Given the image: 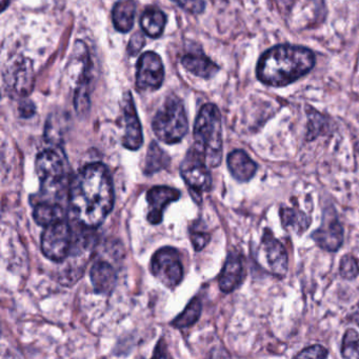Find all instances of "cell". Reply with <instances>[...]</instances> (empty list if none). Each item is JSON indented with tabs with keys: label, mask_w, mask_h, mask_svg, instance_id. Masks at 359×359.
I'll list each match as a JSON object with an SVG mask.
<instances>
[{
	"label": "cell",
	"mask_w": 359,
	"mask_h": 359,
	"mask_svg": "<svg viewBox=\"0 0 359 359\" xmlns=\"http://www.w3.org/2000/svg\"><path fill=\"white\" fill-rule=\"evenodd\" d=\"M8 93L15 97H26L34 87V70L32 62L24 57L11 60L5 71Z\"/></svg>",
	"instance_id": "obj_8"
},
{
	"label": "cell",
	"mask_w": 359,
	"mask_h": 359,
	"mask_svg": "<svg viewBox=\"0 0 359 359\" xmlns=\"http://www.w3.org/2000/svg\"><path fill=\"white\" fill-rule=\"evenodd\" d=\"M193 150L205 161L210 169L218 167L222 163V116L215 104H205L199 111L194 126Z\"/></svg>",
	"instance_id": "obj_3"
},
{
	"label": "cell",
	"mask_w": 359,
	"mask_h": 359,
	"mask_svg": "<svg viewBox=\"0 0 359 359\" xmlns=\"http://www.w3.org/2000/svg\"><path fill=\"white\" fill-rule=\"evenodd\" d=\"M182 64L189 72L201 79H211L219 71V67L203 52H190L186 54L182 57Z\"/></svg>",
	"instance_id": "obj_17"
},
{
	"label": "cell",
	"mask_w": 359,
	"mask_h": 359,
	"mask_svg": "<svg viewBox=\"0 0 359 359\" xmlns=\"http://www.w3.org/2000/svg\"><path fill=\"white\" fill-rule=\"evenodd\" d=\"M33 217L39 226H47L58 220L65 219V211L57 203L36 201Z\"/></svg>",
	"instance_id": "obj_20"
},
{
	"label": "cell",
	"mask_w": 359,
	"mask_h": 359,
	"mask_svg": "<svg viewBox=\"0 0 359 359\" xmlns=\"http://www.w3.org/2000/svg\"><path fill=\"white\" fill-rule=\"evenodd\" d=\"M72 245V230L65 219L46 226L41 236V251L53 262H64Z\"/></svg>",
	"instance_id": "obj_6"
},
{
	"label": "cell",
	"mask_w": 359,
	"mask_h": 359,
	"mask_svg": "<svg viewBox=\"0 0 359 359\" xmlns=\"http://www.w3.org/2000/svg\"><path fill=\"white\" fill-rule=\"evenodd\" d=\"M315 66L311 50L299 46L280 45L262 54L257 64V79L271 87H285L308 74Z\"/></svg>",
	"instance_id": "obj_2"
},
{
	"label": "cell",
	"mask_w": 359,
	"mask_h": 359,
	"mask_svg": "<svg viewBox=\"0 0 359 359\" xmlns=\"http://www.w3.org/2000/svg\"><path fill=\"white\" fill-rule=\"evenodd\" d=\"M180 192L176 189L165 186L153 187L147 194L148 201V222L152 224H158L163 222V212L170 203L177 201Z\"/></svg>",
	"instance_id": "obj_11"
},
{
	"label": "cell",
	"mask_w": 359,
	"mask_h": 359,
	"mask_svg": "<svg viewBox=\"0 0 359 359\" xmlns=\"http://www.w3.org/2000/svg\"><path fill=\"white\" fill-rule=\"evenodd\" d=\"M170 157L167 153L156 144L152 142L149 147L148 154H147L146 167H144V173L147 175L156 173L161 171L169 165Z\"/></svg>",
	"instance_id": "obj_22"
},
{
	"label": "cell",
	"mask_w": 359,
	"mask_h": 359,
	"mask_svg": "<svg viewBox=\"0 0 359 359\" xmlns=\"http://www.w3.org/2000/svg\"><path fill=\"white\" fill-rule=\"evenodd\" d=\"M340 274L344 278L353 279L359 274L358 264L353 256L346 255L340 262Z\"/></svg>",
	"instance_id": "obj_26"
},
{
	"label": "cell",
	"mask_w": 359,
	"mask_h": 359,
	"mask_svg": "<svg viewBox=\"0 0 359 359\" xmlns=\"http://www.w3.org/2000/svg\"><path fill=\"white\" fill-rule=\"evenodd\" d=\"M152 128L156 137L165 144L182 142L188 132V119L182 100L176 96L168 97L155 115Z\"/></svg>",
	"instance_id": "obj_4"
},
{
	"label": "cell",
	"mask_w": 359,
	"mask_h": 359,
	"mask_svg": "<svg viewBox=\"0 0 359 359\" xmlns=\"http://www.w3.org/2000/svg\"><path fill=\"white\" fill-rule=\"evenodd\" d=\"M144 43H146V41H144V35L142 33L137 32L134 34L132 39H130L129 46H128V52H129L130 55H137L140 50L144 48Z\"/></svg>",
	"instance_id": "obj_29"
},
{
	"label": "cell",
	"mask_w": 359,
	"mask_h": 359,
	"mask_svg": "<svg viewBox=\"0 0 359 359\" xmlns=\"http://www.w3.org/2000/svg\"><path fill=\"white\" fill-rule=\"evenodd\" d=\"M8 4H9V0H1V9L5 10Z\"/></svg>",
	"instance_id": "obj_32"
},
{
	"label": "cell",
	"mask_w": 359,
	"mask_h": 359,
	"mask_svg": "<svg viewBox=\"0 0 359 359\" xmlns=\"http://www.w3.org/2000/svg\"><path fill=\"white\" fill-rule=\"evenodd\" d=\"M20 111L22 117L28 118V117H31L34 114L35 106L31 102H25L24 104L20 106Z\"/></svg>",
	"instance_id": "obj_31"
},
{
	"label": "cell",
	"mask_w": 359,
	"mask_h": 359,
	"mask_svg": "<svg viewBox=\"0 0 359 359\" xmlns=\"http://www.w3.org/2000/svg\"><path fill=\"white\" fill-rule=\"evenodd\" d=\"M151 272L168 287H174L184 278V266L178 252L173 248H163L153 255Z\"/></svg>",
	"instance_id": "obj_7"
},
{
	"label": "cell",
	"mask_w": 359,
	"mask_h": 359,
	"mask_svg": "<svg viewBox=\"0 0 359 359\" xmlns=\"http://www.w3.org/2000/svg\"><path fill=\"white\" fill-rule=\"evenodd\" d=\"M201 314V302H199L198 298H194V299L191 300L190 304L187 306L184 312L172 323V325L174 327H178V329L191 327V325H194L198 320Z\"/></svg>",
	"instance_id": "obj_24"
},
{
	"label": "cell",
	"mask_w": 359,
	"mask_h": 359,
	"mask_svg": "<svg viewBox=\"0 0 359 359\" xmlns=\"http://www.w3.org/2000/svg\"><path fill=\"white\" fill-rule=\"evenodd\" d=\"M36 173L41 180V191L43 198L41 201L56 203V197L60 196L66 180V169L64 158L60 151L48 149L39 153L36 158Z\"/></svg>",
	"instance_id": "obj_5"
},
{
	"label": "cell",
	"mask_w": 359,
	"mask_h": 359,
	"mask_svg": "<svg viewBox=\"0 0 359 359\" xmlns=\"http://www.w3.org/2000/svg\"><path fill=\"white\" fill-rule=\"evenodd\" d=\"M210 236L209 233L203 232V231L194 230L191 232V241H192L193 247L195 248L196 251H201L209 243Z\"/></svg>",
	"instance_id": "obj_28"
},
{
	"label": "cell",
	"mask_w": 359,
	"mask_h": 359,
	"mask_svg": "<svg viewBox=\"0 0 359 359\" xmlns=\"http://www.w3.org/2000/svg\"><path fill=\"white\" fill-rule=\"evenodd\" d=\"M312 238L321 249L335 252L344 241V229L336 216H325L320 228L313 232Z\"/></svg>",
	"instance_id": "obj_14"
},
{
	"label": "cell",
	"mask_w": 359,
	"mask_h": 359,
	"mask_svg": "<svg viewBox=\"0 0 359 359\" xmlns=\"http://www.w3.org/2000/svg\"><path fill=\"white\" fill-rule=\"evenodd\" d=\"M327 356V351L325 346L320 344H314L302 350L299 354L296 355L297 358H325Z\"/></svg>",
	"instance_id": "obj_27"
},
{
	"label": "cell",
	"mask_w": 359,
	"mask_h": 359,
	"mask_svg": "<svg viewBox=\"0 0 359 359\" xmlns=\"http://www.w3.org/2000/svg\"><path fill=\"white\" fill-rule=\"evenodd\" d=\"M123 110L126 125L125 135L123 138V147L129 150H138L144 142V136L133 97L130 92L126 93Z\"/></svg>",
	"instance_id": "obj_12"
},
{
	"label": "cell",
	"mask_w": 359,
	"mask_h": 359,
	"mask_svg": "<svg viewBox=\"0 0 359 359\" xmlns=\"http://www.w3.org/2000/svg\"><path fill=\"white\" fill-rule=\"evenodd\" d=\"M71 213L87 229H96L104 222L114 205V188L106 165H86L79 172L69 192Z\"/></svg>",
	"instance_id": "obj_1"
},
{
	"label": "cell",
	"mask_w": 359,
	"mask_h": 359,
	"mask_svg": "<svg viewBox=\"0 0 359 359\" xmlns=\"http://www.w3.org/2000/svg\"><path fill=\"white\" fill-rule=\"evenodd\" d=\"M245 268L241 256L233 253L229 255L219 276V287L224 293H231L243 283Z\"/></svg>",
	"instance_id": "obj_15"
},
{
	"label": "cell",
	"mask_w": 359,
	"mask_h": 359,
	"mask_svg": "<svg viewBox=\"0 0 359 359\" xmlns=\"http://www.w3.org/2000/svg\"><path fill=\"white\" fill-rule=\"evenodd\" d=\"M167 24V18L165 13L156 8H148L140 20L142 30L148 36L152 39H158L165 30Z\"/></svg>",
	"instance_id": "obj_21"
},
{
	"label": "cell",
	"mask_w": 359,
	"mask_h": 359,
	"mask_svg": "<svg viewBox=\"0 0 359 359\" xmlns=\"http://www.w3.org/2000/svg\"><path fill=\"white\" fill-rule=\"evenodd\" d=\"M173 3L177 4L182 9L187 11H201L203 10V3L201 0H172Z\"/></svg>",
	"instance_id": "obj_30"
},
{
	"label": "cell",
	"mask_w": 359,
	"mask_h": 359,
	"mask_svg": "<svg viewBox=\"0 0 359 359\" xmlns=\"http://www.w3.org/2000/svg\"><path fill=\"white\" fill-rule=\"evenodd\" d=\"M180 173L190 188L191 192L201 194L211 189L212 177L210 168L193 148L189 151L186 158L182 161Z\"/></svg>",
	"instance_id": "obj_9"
},
{
	"label": "cell",
	"mask_w": 359,
	"mask_h": 359,
	"mask_svg": "<svg viewBox=\"0 0 359 359\" xmlns=\"http://www.w3.org/2000/svg\"><path fill=\"white\" fill-rule=\"evenodd\" d=\"M226 163L233 177L241 182H249L257 171V165L245 151H233L229 154Z\"/></svg>",
	"instance_id": "obj_16"
},
{
	"label": "cell",
	"mask_w": 359,
	"mask_h": 359,
	"mask_svg": "<svg viewBox=\"0 0 359 359\" xmlns=\"http://www.w3.org/2000/svg\"><path fill=\"white\" fill-rule=\"evenodd\" d=\"M262 253L266 266L277 276H285L287 271V254L285 247L271 235L264 233L262 241Z\"/></svg>",
	"instance_id": "obj_13"
},
{
	"label": "cell",
	"mask_w": 359,
	"mask_h": 359,
	"mask_svg": "<svg viewBox=\"0 0 359 359\" xmlns=\"http://www.w3.org/2000/svg\"><path fill=\"white\" fill-rule=\"evenodd\" d=\"M136 5L133 0H121L113 8V24L117 31L127 33L133 28Z\"/></svg>",
	"instance_id": "obj_19"
},
{
	"label": "cell",
	"mask_w": 359,
	"mask_h": 359,
	"mask_svg": "<svg viewBox=\"0 0 359 359\" xmlns=\"http://www.w3.org/2000/svg\"><path fill=\"white\" fill-rule=\"evenodd\" d=\"M344 358H359V333L350 329L344 334L341 346Z\"/></svg>",
	"instance_id": "obj_25"
},
{
	"label": "cell",
	"mask_w": 359,
	"mask_h": 359,
	"mask_svg": "<svg viewBox=\"0 0 359 359\" xmlns=\"http://www.w3.org/2000/svg\"><path fill=\"white\" fill-rule=\"evenodd\" d=\"M91 280L95 292L110 293L116 285V271L106 260H98L92 266Z\"/></svg>",
	"instance_id": "obj_18"
},
{
	"label": "cell",
	"mask_w": 359,
	"mask_h": 359,
	"mask_svg": "<svg viewBox=\"0 0 359 359\" xmlns=\"http://www.w3.org/2000/svg\"><path fill=\"white\" fill-rule=\"evenodd\" d=\"M280 213L283 226L287 230L293 231L297 234H302L310 226L306 214L302 213L299 210L283 208Z\"/></svg>",
	"instance_id": "obj_23"
},
{
	"label": "cell",
	"mask_w": 359,
	"mask_h": 359,
	"mask_svg": "<svg viewBox=\"0 0 359 359\" xmlns=\"http://www.w3.org/2000/svg\"><path fill=\"white\" fill-rule=\"evenodd\" d=\"M165 79V69L161 56L148 51L140 56L136 72V86L142 91H156Z\"/></svg>",
	"instance_id": "obj_10"
}]
</instances>
